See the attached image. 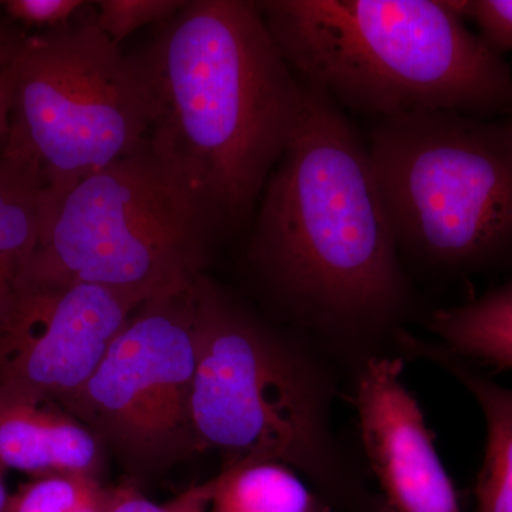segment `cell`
I'll use <instances>...</instances> for the list:
<instances>
[{
	"label": "cell",
	"instance_id": "obj_9",
	"mask_svg": "<svg viewBox=\"0 0 512 512\" xmlns=\"http://www.w3.org/2000/svg\"><path fill=\"white\" fill-rule=\"evenodd\" d=\"M144 302L99 286L19 279L0 303V384L66 407Z\"/></svg>",
	"mask_w": 512,
	"mask_h": 512
},
{
	"label": "cell",
	"instance_id": "obj_10",
	"mask_svg": "<svg viewBox=\"0 0 512 512\" xmlns=\"http://www.w3.org/2000/svg\"><path fill=\"white\" fill-rule=\"evenodd\" d=\"M402 356L370 355L360 366L356 409L369 466L390 512H461L433 433L404 386Z\"/></svg>",
	"mask_w": 512,
	"mask_h": 512
},
{
	"label": "cell",
	"instance_id": "obj_16",
	"mask_svg": "<svg viewBox=\"0 0 512 512\" xmlns=\"http://www.w3.org/2000/svg\"><path fill=\"white\" fill-rule=\"evenodd\" d=\"M113 495L114 488L92 474H49L30 478L10 494L8 512H106Z\"/></svg>",
	"mask_w": 512,
	"mask_h": 512
},
{
	"label": "cell",
	"instance_id": "obj_7",
	"mask_svg": "<svg viewBox=\"0 0 512 512\" xmlns=\"http://www.w3.org/2000/svg\"><path fill=\"white\" fill-rule=\"evenodd\" d=\"M217 232L147 140L40 207L39 241L20 279L148 301L194 284Z\"/></svg>",
	"mask_w": 512,
	"mask_h": 512
},
{
	"label": "cell",
	"instance_id": "obj_1",
	"mask_svg": "<svg viewBox=\"0 0 512 512\" xmlns=\"http://www.w3.org/2000/svg\"><path fill=\"white\" fill-rule=\"evenodd\" d=\"M128 53L150 94L151 150L218 232L255 210L301 116L303 84L258 3L187 0Z\"/></svg>",
	"mask_w": 512,
	"mask_h": 512
},
{
	"label": "cell",
	"instance_id": "obj_22",
	"mask_svg": "<svg viewBox=\"0 0 512 512\" xmlns=\"http://www.w3.org/2000/svg\"><path fill=\"white\" fill-rule=\"evenodd\" d=\"M5 474V471L0 470V512H8L10 498L8 488H6Z\"/></svg>",
	"mask_w": 512,
	"mask_h": 512
},
{
	"label": "cell",
	"instance_id": "obj_8",
	"mask_svg": "<svg viewBox=\"0 0 512 512\" xmlns=\"http://www.w3.org/2000/svg\"><path fill=\"white\" fill-rule=\"evenodd\" d=\"M195 282L141 303L66 409L134 450L191 434Z\"/></svg>",
	"mask_w": 512,
	"mask_h": 512
},
{
	"label": "cell",
	"instance_id": "obj_5",
	"mask_svg": "<svg viewBox=\"0 0 512 512\" xmlns=\"http://www.w3.org/2000/svg\"><path fill=\"white\" fill-rule=\"evenodd\" d=\"M367 148L402 259L443 274L512 262V116L414 111L379 120Z\"/></svg>",
	"mask_w": 512,
	"mask_h": 512
},
{
	"label": "cell",
	"instance_id": "obj_24",
	"mask_svg": "<svg viewBox=\"0 0 512 512\" xmlns=\"http://www.w3.org/2000/svg\"><path fill=\"white\" fill-rule=\"evenodd\" d=\"M511 116H512V111H511Z\"/></svg>",
	"mask_w": 512,
	"mask_h": 512
},
{
	"label": "cell",
	"instance_id": "obj_19",
	"mask_svg": "<svg viewBox=\"0 0 512 512\" xmlns=\"http://www.w3.org/2000/svg\"><path fill=\"white\" fill-rule=\"evenodd\" d=\"M215 478L191 485L180 495L158 504L133 487L114 488L113 500L106 512H207L214 494Z\"/></svg>",
	"mask_w": 512,
	"mask_h": 512
},
{
	"label": "cell",
	"instance_id": "obj_3",
	"mask_svg": "<svg viewBox=\"0 0 512 512\" xmlns=\"http://www.w3.org/2000/svg\"><path fill=\"white\" fill-rule=\"evenodd\" d=\"M256 3L298 79L342 110L379 120L420 110L511 116L510 66L467 29L456 2Z\"/></svg>",
	"mask_w": 512,
	"mask_h": 512
},
{
	"label": "cell",
	"instance_id": "obj_4",
	"mask_svg": "<svg viewBox=\"0 0 512 512\" xmlns=\"http://www.w3.org/2000/svg\"><path fill=\"white\" fill-rule=\"evenodd\" d=\"M335 382L204 275L195 282L190 433L227 458L278 461L335 512H390L343 451L332 427Z\"/></svg>",
	"mask_w": 512,
	"mask_h": 512
},
{
	"label": "cell",
	"instance_id": "obj_13",
	"mask_svg": "<svg viewBox=\"0 0 512 512\" xmlns=\"http://www.w3.org/2000/svg\"><path fill=\"white\" fill-rule=\"evenodd\" d=\"M441 348L473 366L512 370V281L474 301L431 315Z\"/></svg>",
	"mask_w": 512,
	"mask_h": 512
},
{
	"label": "cell",
	"instance_id": "obj_20",
	"mask_svg": "<svg viewBox=\"0 0 512 512\" xmlns=\"http://www.w3.org/2000/svg\"><path fill=\"white\" fill-rule=\"evenodd\" d=\"M456 5L463 18L476 23L493 52L500 56L512 52V0H463Z\"/></svg>",
	"mask_w": 512,
	"mask_h": 512
},
{
	"label": "cell",
	"instance_id": "obj_6",
	"mask_svg": "<svg viewBox=\"0 0 512 512\" xmlns=\"http://www.w3.org/2000/svg\"><path fill=\"white\" fill-rule=\"evenodd\" d=\"M0 73L10 93L0 151L39 168L40 207L147 143L153 110L146 84L130 55L86 18L33 35L2 26Z\"/></svg>",
	"mask_w": 512,
	"mask_h": 512
},
{
	"label": "cell",
	"instance_id": "obj_15",
	"mask_svg": "<svg viewBox=\"0 0 512 512\" xmlns=\"http://www.w3.org/2000/svg\"><path fill=\"white\" fill-rule=\"evenodd\" d=\"M43 187L35 164L0 151V303L15 291L35 252Z\"/></svg>",
	"mask_w": 512,
	"mask_h": 512
},
{
	"label": "cell",
	"instance_id": "obj_18",
	"mask_svg": "<svg viewBox=\"0 0 512 512\" xmlns=\"http://www.w3.org/2000/svg\"><path fill=\"white\" fill-rule=\"evenodd\" d=\"M89 2L83 0H6L0 2L10 22L19 23L26 28L49 32L67 28L83 18H77L86 10Z\"/></svg>",
	"mask_w": 512,
	"mask_h": 512
},
{
	"label": "cell",
	"instance_id": "obj_23",
	"mask_svg": "<svg viewBox=\"0 0 512 512\" xmlns=\"http://www.w3.org/2000/svg\"><path fill=\"white\" fill-rule=\"evenodd\" d=\"M0 28H2V25H0Z\"/></svg>",
	"mask_w": 512,
	"mask_h": 512
},
{
	"label": "cell",
	"instance_id": "obj_2",
	"mask_svg": "<svg viewBox=\"0 0 512 512\" xmlns=\"http://www.w3.org/2000/svg\"><path fill=\"white\" fill-rule=\"evenodd\" d=\"M302 84L301 116L258 202L249 258L320 335H396L410 284L369 148L338 104Z\"/></svg>",
	"mask_w": 512,
	"mask_h": 512
},
{
	"label": "cell",
	"instance_id": "obj_11",
	"mask_svg": "<svg viewBox=\"0 0 512 512\" xmlns=\"http://www.w3.org/2000/svg\"><path fill=\"white\" fill-rule=\"evenodd\" d=\"M101 448L94 431L43 394L0 384V470L30 477L97 476Z\"/></svg>",
	"mask_w": 512,
	"mask_h": 512
},
{
	"label": "cell",
	"instance_id": "obj_21",
	"mask_svg": "<svg viewBox=\"0 0 512 512\" xmlns=\"http://www.w3.org/2000/svg\"><path fill=\"white\" fill-rule=\"evenodd\" d=\"M10 128V93L8 80L0 73V148L9 136Z\"/></svg>",
	"mask_w": 512,
	"mask_h": 512
},
{
	"label": "cell",
	"instance_id": "obj_12",
	"mask_svg": "<svg viewBox=\"0 0 512 512\" xmlns=\"http://www.w3.org/2000/svg\"><path fill=\"white\" fill-rule=\"evenodd\" d=\"M394 338L404 355L429 360L474 397L487 427L483 466L476 483L477 512H512V389L495 383L437 342L414 338L402 329Z\"/></svg>",
	"mask_w": 512,
	"mask_h": 512
},
{
	"label": "cell",
	"instance_id": "obj_14",
	"mask_svg": "<svg viewBox=\"0 0 512 512\" xmlns=\"http://www.w3.org/2000/svg\"><path fill=\"white\" fill-rule=\"evenodd\" d=\"M214 478L207 512H335L301 474L278 461H244Z\"/></svg>",
	"mask_w": 512,
	"mask_h": 512
},
{
	"label": "cell",
	"instance_id": "obj_17",
	"mask_svg": "<svg viewBox=\"0 0 512 512\" xmlns=\"http://www.w3.org/2000/svg\"><path fill=\"white\" fill-rule=\"evenodd\" d=\"M185 3L187 0H100L86 19L114 45L121 46L137 30L157 28L173 19Z\"/></svg>",
	"mask_w": 512,
	"mask_h": 512
}]
</instances>
